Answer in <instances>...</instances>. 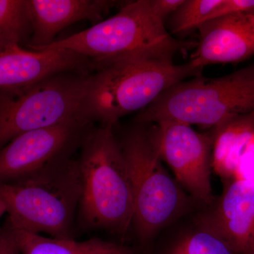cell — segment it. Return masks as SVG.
Segmentation results:
<instances>
[{
    "label": "cell",
    "mask_w": 254,
    "mask_h": 254,
    "mask_svg": "<svg viewBox=\"0 0 254 254\" xmlns=\"http://www.w3.org/2000/svg\"><path fill=\"white\" fill-rule=\"evenodd\" d=\"M195 42L171 36L150 0L131 1L118 14L48 46L32 50L64 49L88 58L97 69L123 60L146 58L173 62L177 53L196 48Z\"/></svg>",
    "instance_id": "6da1fadb"
},
{
    "label": "cell",
    "mask_w": 254,
    "mask_h": 254,
    "mask_svg": "<svg viewBox=\"0 0 254 254\" xmlns=\"http://www.w3.org/2000/svg\"><path fill=\"white\" fill-rule=\"evenodd\" d=\"M80 148V222L89 230H103L124 237L133 223V190L113 127L90 128Z\"/></svg>",
    "instance_id": "7a4b0ae2"
},
{
    "label": "cell",
    "mask_w": 254,
    "mask_h": 254,
    "mask_svg": "<svg viewBox=\"0 0 254 254\" xmlns=\"http://www.w3.org/2000/svg\"><path fill=\"white\" fill-rule=\"evenodd\" d=\"M82 191L78 159H60L13 181L0 182V199L15 229L73 239Z\"/></svg>",
    "instance_id": "3957f363"
},
{
    "label": "cell",
    "mask_w": 254,
    "mask_h": 254,
    "mask_svg": "<svg viewBox=\"0 0 254 254\" xmlns=\"http://www.w3.org/2000/svg\"><path fill=\"white\" fill-rule=\"evenodd\" d=\"M202 70L190 62L177 65L146 58L108 65L92 75L82 117L88 123L114 127L123 117L144 110L176 83L200 76Z\"/></svg>",
    "instance_id": "277c9868"
},
{
    "label": "cell",
    "mask_w": 254,
    "mask_h": 254,
    "mask_svg": "<svg viewBox=\"0 0 254 254\" xmlns=\"http://www.w3.org/2000/svg\"><path fill=\"white\" fill-rule=\"evenodd\" d=\"M254 110V63L220 77L200 75L177 83L142 110L138 120H174L213 128L230 117Z\"/></svg>",
    "instance_id": "5b68a950"
},
{
    "label": "cell",
    "mask_w": 254,
    "mask_h": 254,
    "mask_svg": "<svg viewBox=\"0 0 254 254\" xmlns=\"http://www.w3.org/2000/svg\"><path fill=\"white\" fill-rule=\"evenodd\" d=\"M91 80L88 73L67 71L24 88L0 91V148L26 132L85 121L82 108Z\"/></svg>",
    "instance_id": "8992f818"
},
{
    "label": "cell",
    "mask_w": 254,
    "mask_h": 254,
    "mask_svg": "<svg viewBox=\"0 0 254 254\" xmlns=\"http://www.w3.org/2000/svg\"><path fill=\"white\" fill-rule=\"evenodd\" d=\"M133 190V226L138 237L151 238L185 205V195L164 168L150 131L137 128L120 141Z\"/></svg>",
    "instance_id": "52a82bcc"
},
{
    "label": "cell",
    "mask_w": 254,
    "mask_h": 254,
    "mask_svg": "<svg viewBox=\"0 0 254 254\" xmlns=\"http://www.w3.org/2000/svg\"><path fill=\"white\" fill-rule=\"evenodd\" d=\"M156 124L150 134L160 158L195 198L212 203L213 133H200L190 125L174 120Z\"/></svg>",
    "instance_id": "ba28073f"
},
{
    "label": "cell",
    "mask_w": 254,
    "mask_h": 254,
    "mask_svg": "<svg viewBox=\"0 0 254 254\" xmlns=\"http://www.w3.org/2000/svg\"><path fill=\"white\" fill-rule=\"evenodd\" d=\"M91 125L73 120L15 137L0 148V182L22 178L57 160L72 156Z\"/></svg>",
    "instance_id": "9c48e42d"
},
{
    "label": "cell",
    "mask_w": 254,
    "mask_h": 254,
    "mask_svg": "<svg viewBox=\"0 0 254 254\" xmlns=\"http://www.w3.org/2000/svg\"><path fill=\"white\" fill-rule=\"evenodd\" d=\"M91 66V60L71 50L13 47L0 53V91L24 88L60 73H88Z\"/></svg>",
    "instance_id": "30bf717a"
},
{
    "label": "cell",
    "mask_w": 254,
    "mask_h": 254,
    "mask_svg": "<svg viewBox=\"0 0 254 254\" xmlns=\"http://www.w3.org/2000/svg\"><path fill=\"white\" fill-rule=\"evenodd\" d=\"M198 30L199 41L190 61L195 67L240 63L254 55V28L249 14L213 18Z\"/></svg>",
    "instance_id": "8fae6325"
},
{
    "label": "cell",
    "mask_w": 254,
    "mask_h": 254,
    "mask_svg": "<svg viewBox=\"0 0 254 254\" xmlns=\"http://www.w3.org/2000/svg\"><path fill=\"white\" fill-rule=\"evenodd\" d=\"M204 225L240 254H254V182L231 180Z\"/></svg>",
    "instance_id": "7c38bea8"
},
{
    "label": "cell",
    "mask_w": 254,
    "mask_h": 254,
    "mask_svg": "<svg viewBox=\"0 0 254 254\" xmlns=\"http://www.w3.org/2000/svg\"><path fill=\"white\" fill-rule=\"evenodd\" d=\"M32 25L28 48L48 46L65 28L78 21H103L118 1L112 0H26Z\"/></svg>",
    "instance_id": "4fadbf2b"
},
{
    "label": "cell",
    "mask_w": 254,
    "mask_h": 254,
    "mask_svg": "<svg viewBox=\"0 0 254 254\" xmlns=\"http://www.w3.org/2000/svg\"><path fill=\"white\" fill-rule=\"evenodd\" d=\"M212 168L225 182L232 180L242 154L254 136V110L233 115L213 128Z\"/></svg>",
    "instance_id": "5bb4252c"
},
{
    "label": "cell",
    "mask_w": 254,
    "mask_h": 254,
    "mask_svg": "<svg viewBox=\"0 0 254 254\" xmlns=\"http://www.w3.org/2000/svg\"><path fill=\"white\" fill-rule=\"evenodd\" d=\"M14 230L21 254H134L128 247L96 237L78 242Z\"/></svg>",
    "instance_id": "9a60e30c"
},
{
    "label": "cell",
    "mask_w": 254,
    "mask_h": 254,
    "mask_svg": "<svg viewBox=\"0 0 254 254\" xmlns=\"http://www.w3.org/2000/svg\"><path fill=\"white\" fill-rule=\"evenodd\" d=\"M32 36L26 0H0V53Z\"/></svg>",
    "instance_id": "2e32d148"
},
{
    "label": "cell",
    "mask_w": 254,
    "mask_h": 254,
    "mask_svg": "<svg viewBox=\"0 0 254 254\" xmlns=\"http://www.w3.org/2000/svg\"><path fill=\"white\" fill-rule=\"evenodd\" d=\"M222 0H184L170 16V31L173 34L186 35L198 30L209 21Z\"/></svg>",
    "instance_id": "e0dca14e"
},
{
    "label": "cell",
    "mask_w": 254,
    "mask_h": 254,
    "mask_svg": "<svg viewBox=\"0 0 254 254\" xmlns=\"http://www.w3.org/2000/svg\"><path fill=\"white\" fill-rule=\"evenodd\" d=\"M168 254H240L208 227L180 239Z\"/></svg>",
    "instance_id": "ac0fdd59"
},
{
    "label": "cell",
    "mask_w": 254,
    "mask_h": 254,
    "mask_svg": "<svg viewBox=\"0 0 254 254\" xmlns=\"http://www.w3.org/2000/svg\"><path fill=\"white\" fill-rule=\"evenodd\" d=\"M237 14H254V0H222L210 20Z\"/></svg>",
    "instance_id": "d6986e66"
},
{
    "label": "cell",
    "mask_w": 254,
    "mask_h": 254,
    "mask_svg": "<svg viewBox=\"0 0 254 254\" xmlns=\"http://www.w3.org/2000/svg\"><path fill=\"white\" fill-rule=\"evenodd\" d=\"M232 180L254 182V136L241 157Z\"/></svg>",
    "instance_id": "ffe728a7"
},
{
    "label": "cell",
    "mask_w": 254,
    "mask_h": 254,
    "mask_svg": "<svg viewBox=\"0 0 254 254\" xmlns=\"http://www.w3.org/2000/svg\"><path fill=\"white\" fill-rule=\"evenodd\" d=\"M0 254H21L16 232L8 219L0 228Z\"/></svg>",
    "instance_id": "44dd1931"
},
{
    "label": "cell",
    "mask_w": 254,
    "mask_h": 254,
    "mask_svg": "<svg viewBox=\"0 0 254 254\" xmlns=\"http://www.w3.org/2000/svg\"><path fill=\"white\" fill-rule=\"evenodd\" d=\"M150 2L155 14L165 22V20L180 7L184 0H150Z\"/></svg>",
    "instance_id": "7402d4cb"
},
{
    "label": "cell",
    "mask_w": 254,
    "mask_h": 254,
    "mask_svg": "<svg viewBox=\"0 0 254 254\" xmlns=\"http://www.w3.org/2000/svg\"><path fill=\"white\" fill-rule=\"evenodd\" d=\"M6 213V207H5L4 203H3V202L1 201V200L0 199V218H1V217L3 216V215Z\"/></svg>",
    "instance_id": "603a6c76"
},
{
    "label": "cell",
    "mask_w": 254,
    "mask_h": 254,
    "mask_svg": "<svg viewBox=\"0 0 254 254\" xmlns=\"http://www.w3.org/2000/svg\"><path fill=\"white\" fill-rule=\"evenodd\" d=\"M249 16H250L251 22H252V25H253L254 28V14H249Z\"/></svg>",
    "instance_id": "cb8c5ba5"
}]
</instances>
